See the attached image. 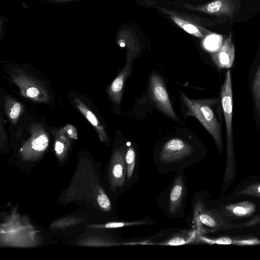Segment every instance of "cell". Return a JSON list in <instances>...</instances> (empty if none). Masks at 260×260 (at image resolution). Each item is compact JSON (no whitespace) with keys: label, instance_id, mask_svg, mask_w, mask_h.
Instances as JSON below:
<instances>
[{"label":"cell","instance_id":"1","mask_svg":"<svg viewBox=\"0 0 260 260\" xmlns=\"http://www.w3.org/2000/svg\"><path fill=\"white\" fill-rule=\"evenodd\" d=\"M194 154L191 144L180 138H173L162 145L154 161L160 174L184 171L198 161Z\"/></svg>","mask_w":260,"mask_h":260},{"label":"cell","instance_id":"2","mask_svg":"<svg viewBox=\"0 0 260 260\" xmlns=\"http://www.w3.org/2000/svg\"><path fill=\"white\" fill-rule=\"evenodd\" d=\"M187 184L183 171H178L167 188L158 195L156 204L170 219L185 215L187 199Z\"/></svg>","mask_w":260,"mask_h":260},{"label":"cell","instance_id":"3","mask_svg":"<svg viewBox=\"0 0 260 260\" xmlns=\"http://www.w3.org/2000/svg\"><path fill=\"white\" fill-rule=\"evenodd\" d=\"M182 99L188 109L189 115L196 117L214 139L219 149L222 147L221 123L215 113L214 107L219 99L212 98L193 100L182 95Z\"/></svg>","mask_w":260,"mask_h":260},{"label":"cell","instance_id":"4","mask_svg":"<svg viewBox=\"0 0 260 260\" xmlns=\"http://www.w3.org/2000/svg\"><path fill=\"white\" fill-rule=\"evenodd\" d=\"M220 101L225 125L227 164L229 165L230 162L233 168V91L230 70L227 71L224 81L221 88Z\"/></svg>","mask_w":260,"mask_h":260},{"label":"cell","instance_id":"5","mask_svg":"<svg viewBox=\"0 0 260 260\" xmlns=\"http://www.w3.org/2000/svg\"><path fill=\"white\" fill-rule=\"evenodd\" d=\"M125 147L121 146L113 151L109 168V180L112 191L116 195L127 191L125 163Z\"/></svg>","mask_w":260,"mask_h":260},{"label":"cell","instance_id":"6","mask_svg":"<svg viewBox=\"0 0 260 260\" xmlns=\"http://www.w3.org/2000/svg\"><path fill=\"white\" fill-rule=\"evenodd\" d=\"M12 80L24 97L37 102H46L49 100V94L44 86L21 70L15 69L12 74Z\"/></svg>","mask_w":260,"mask_h":260},{"label":"cell","instance_id":"7","mask_svg":"<svg viewBox=\"0 0 260 260\" xmlns=\"http://www.w3.org/2000/svg\"><path fill=\"white\" fill-rule=\"evenodd\" d=\"M150 90L151 96L157 107L172 118L177 116L173 109L169 94L161 78L153 74L150 78Z\"/></svg>","mask_w":260,"mask_h":260},{"label":"cell","instance_id":"8","mask_svg":"<svg viewBox=\"0 0 260 260\" xmlns=\"http://www.w3.org/2000/svg\"><path fill=\"white\" fill-rule=\"evenodd\" d=\"M30 137L22 147L24 154H32L44 151L49 143L48 135L43 126L39 123L31 125Z\"/></svg>","mask_w":260,"mask_h":260},{"label":"cell","instance_id":"9","mask_svg":"<svg viewBox=\"0 0 260 260\" xmlns=\"http://www.w3.org/2000/svg\"><path fill=\"white\" fill-rule=\"evenodd\" d=\"M185 7L211 15L225 16L230 18L236 10V5L233 0H214L203 5L192 6L187 5Z\"/></svg>","mask_w":260,"mask_h":260},{"label":"cell","instance_id":"10","mask_svg":"<svg viewBox=\"0 0 260 260\" xmlns=\"http://www.w3.org/2000/svg\"><path fill=\"white\" fill-rule=\"evenodd\" d=\"M235 56V49L231 34L223 41L219 49L213 53L211 58L214 63L220 69L232 67Z\"/></svg>","mask_w":260,"mask_h":260},{"label":"cell","instance_id":"11","mask_svg":"<svg viewBox=\"0 0 260 260\" xmlns=\"http://www.w3.org/2000/svg\"><path fill=\"white\" fill-rule=\"evenodd\" d=\"M125 163L126 173V188L129 190L139 180V161L135 148L127 144L125 147Z\"/></svg>","mask_w":260,"mask_h":260},{"label":"cell","instance_id":"12","mask_svg":"<svg viewBox=\"0 0 260 260\" xmlns=\"http://www.w3.org/2000/svg\"><path fill=\"white\" fill-rule=\"evenodd\" d=\"M130 62V61H128L124 68L113 80L108 89V93L110 98L117 104L120 103L124 83L131 73L132 68Z\"/></svg>","mask_w":260,"mask_h":260},{"label":"cell","instance_id":"13","mask_svg":"<svg viewBox=\"0 0 260 260\" xmlns=\"http://www.w3.org/2000/svg\"><path fill=\"white\" fill-rule=\"evenodd\" d=\"M74 103L80 112L94 127L99 135L100 140L105 143L107 142L108 139L104 127L101 124L94 114L79 99L75 98Z\"/></svg>","mask_w":260,"mask_h":260},{"label":"cell","instance_id":"14","mask_svg":"<svg viewBox=\"0 0 260 260\" xmlns=\"http://www.w3.org/2000/svg\"><path fill=\"white\" fill-rule=\"evenodd\" d=\"M203 242L209 245L218 244V245H237L242 246H250L260 245V239H248L244 240H239L231 239L228 237H220L216 239H211L204 236L203 235H198L194 242Z\"/></svg>","mask_w":260,"mask_h":260},{"label":"cell","instance_id":"15","mask_svg":"<svg viewBox=\"0 0 260 260\" xmlns=\"http://www.w3.org/2000/svg\"><path fill=\"white\" fill-rule=\"evenodd\" d=\"M197 231L192 229L189 231L177 232L162 241L154 244L160 245L178 246L194 242L197 237Z\"/></svg>","mask_w":260,"mask_h":260},{"label":"cell","instance_id":"16","mask_svg":"<svg viewBox=\"0 0 260 260\" xmlns=\"http://www.w3.org/2000/svg\"><path fill=\"white\" fill-rule=\"evenodd\" d=\"M5 109L9 119L14 124L17 122L24 110L20 103L7 95L5 98Z\"/></svg>","mask_w":260,"mask_h":260},{"label":"cell","instance_id":"17","mask_svg":"<svg viewBox=\"0 0 260 260\" xmlns=\"http://www.w3.org/2000/svg\"><path fill=\"white\" fill-rule=\"evenodd\" d=\"M226 209L235 216L244 217L252 214L255 211V206L249 202H242L230 205L226 207Z\"/></svg>","mask_w":260,"mask_h":260},{"label":"cell","instance_id":"18","mask_svg":"<svg viewBox=\"0 0 260 260\" xmlns=\"http://www.w3.org/2000/svg\"><path fill=\"white\" fill-rule=\"evenodd\" d=\"M69 138L63 128L55 133L54 149L58 155H61L66 152L69 145Z\"/></svg>","mask_w":260,"mask_h":260},{"label":"cell","instance_id":"19","mask_svg":"<svg viewBox=\"0 0 260 260\" xmlns=\"http://www.w3.org/2000/svg\"><path fill=\"white\" fill-rule=\"evenodd\" d=\"M171 17L178 26L187 33L198 38L204 37L202 32L197 25L176 16H171Z\"/></svg>","mask_w":260,"mask_h":260},{"label":"cell","instance_id":"20","mask_svg":"<svg viewBox=\"0 0 260 260\" xmlns=\"http://www.w3.org/2000/svg\"><path fill=\"white\" fill-rule=\"evenodd\" d=\"M251 89L256 111L260 117V64L253 79Z\"/></svg>","mask_w":260,"mask_h":260},{"label":"cell","instance_id":"21","mask_svg":"<svg viewBox=\"0 0 260 260\" xmlns=\"http://www.w3.org/2000/svg\"><path fill=\"white\" fill-rule=\"evenodd\" d=\"M98 203L100 207L106 212H110L112 206L111 202L106 194L100 193L97 197Z\"/></svg>","mask_w":260,"mask_h":260},{"label":"cell","instance_id":"22","mask_svg":"<svg viewBox=\"0 0 260 260\" xmlns=\"http://www.w3.org/2000/svg\"><path fill=\"white\" fill-rule=\"evenodd\" d=\"M63 128L71 139H76L77 138V132L74 126L68 124Z\"/></svg>","mask_w":260,"mask_h":260},{"label":"cell","instance_id":"23","mask_svg":"<svg viewBox=\"0 0 260 260\" xmlns=\"http://www.w3.org/2000/svg\"><path fill=\"white\" fill-rule=\"evenodd\" d=\"M41 2H44L46 3H67L72 1H75L77 0H39Z\"/></svg>","mask_w":260,"mask_h":260},{"label":"cell","instance_id":"24","mask_svg":"<svg viewBox=\"0 0 260 260\" xmlns=\"http://www.w3.org/2000/svg\"><path fill=\"white\" fill-rule=\"evenodd\" d=\"M5 133L4 129L3 126V119H1V144H3V141L5 140L6 137H5Z\"/></svg>","mask_w":260,"mask_h":260},{"label":"cell","instance_id":"25","mask_svg":"<svg viewBox=\"0 0 260 260\" xmlns=\"http://www.w3.org/2000/svg\"><path fill=\"white\" fill-rule=\"evenodd\" d=\"M252 190L253 193L260 196V184L256 186H253Z\"/></svg>","mask_w":260,"mask_h":260},{"label":"cell","instance_id":"26","mask_svg":"<svg viewBox=\"0 0 260 260\" xmlns=\"http://www.w3.org/2000/svg\"><path fill=\"white\" fill-rule=\"evenodd\" d=\"M2 0H0V2H1Z\"/></svg>","mask_w":260,"mask_h":260}]
</instances>
